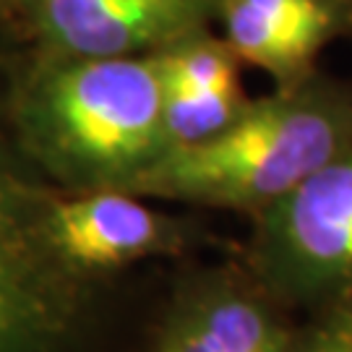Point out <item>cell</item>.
I'll use <instances>...</instances> for the list:
<instances>
[{
    "label": "cell",
    "instance_id": "cell-11",
    "mask_svg": "<svg viewBox=\"0 0 352 352\" xmlns=\"http://www.w3.org/2000/svg\"><path fill=\"white\" fill-rule=\"evenodd\" d=\"M295 352H352V295L316 308L311 324L298 329Z\"/></svg>",
    "mask_w": 352,
    "mask_h": 352
},
{
    "label": "cell",
    "instance_id": "cell-6",
    "mask_svg": "<svg viewBox=\"0 0 352 352\" xmlns=\"http://www.w3.org/2000/svg\"><path fill=\"white\" fill-rule=\"evenodd\" d=\"M217 6L219 0H32V13L60 58H126L204 34Z\"/></svg>",
    "mask_w": 352,
    "mask_h": 352
},
{
    "label": "cell",
    "instance_id": "cell-7",
    "mask_svg": "<svg viewBox=\"0 0 352 352\" xmlns=\"http://www.w3.org/2000/svg\"><path fill=\"white\" fill-rule=\"evenodd\" d=\"M47 232L65 264L94 279L107 272L175 251L183 243V222L120 188L52 193Z\"/></svg>",
    "mask_w": 352,
    "mask_h": 352
},
{
    "label": "cell",
    "instance_id": "cell-9",
    "mask_svg": "<svg viewBox=\"0 0 352 352\" xmlns=\"http://www.w3.org/2000/svg\"><path fill=\"white\" fill-rule=\"evenodd\" d=\"M248 104L240 84L206 91H177L167 94L162 102V126L167 149L190 146L225 131ZM164 149V151H167Z\"/></svg>",
    "mask_w": 352,
    "mask_h": 352
},
{
    "label": "cell",
    "instance_id": "cell-10",
    "mask_svg": "<svg viewBox=\"0 0 352 352\" xmlns=\"http://www.w3.org/2000/svg\"><path fill=\"white\" fill-rule=\"evenodd\" d=\"M154 55L162 76V91L167 94L240 84L235 52L227 47V42H214L206 34L183 39Z\"/></svg>",
    "mask_w": 352,
    "mask_h": 352
},
{
    "label": "cell",
    "instance_id": "cell-5",
    "mask_svg": "<svg viewBox=\"0 0 352 352\" xmlns=\"http://www.w3.org/2000/svg\"><path fill=\"white\" fill-rule=\"evenodd\" d=\"M298 327L248 272H204L167 308L154 352H295Z\"/></svg>",
    "mask_w": 352,
    "mask_h": 352
},
{
    "label": "cell",
    "instance_id": "cell-3",
    "mask_svg": "<svg viewBox=\"0 0 352 352\" xmlns=\"http://www.w3.org/2000/svg\"><path fill=\"white\" fill-rule=\"evenodd\" d=\"M50 199L0 126V352H81L87 340L94 279L55 251Z\"/></svg>",
    "mask_w": 352,
    "mask_h": 352
},
{
    "label": "cell",
    "instance_id": "cell-4",
    "mask_svg": "<svg viewBox=\"0 0 352 352\" xmlns=\"http://www.w3.org/2000/svg\"><path fill=\"white\" fill-rule=\"evenodd\" d=\"M248 274L285 308L352 295V146L253 214Z\"/></svg>",
    "mask_w": 352,
    "mask_h": 352
},
{
    "label": "cell",
    "instance_id": "cell-8",
    "mask_svg": "<svg viewBox=\"0 0 352 352\" xmlns=\"http://www.w3.org/2000/svg\"><path fill=\"white\" fill-rule=\"evenodd\" d=\"M217 13L235 58L269 71L279 89L311 76L316 52L337 29L329 0H219Z\"/></svg>",
    "mask_w": 352,
    "mask_h": 352
},
{
    "label": "cell",
    "instance_id": "cell-2",
    "mask_svg": "<svg viewBox=\"0 0 352 352\" xmlns=\"http://www.w3.org/2000/svg\"><path fill=\"white\" fill-rule=\"evenodd\" d=\"M157 55L60 58L24 102L26 144L74 190H133L164 154Z\"/></svg>",
    "mask_w": 352,
    "mask_h": 352
},
{
    "label": "cell",
    "instance_id": "cell-1",
    "mask_svg": "<svg viewBox=\"0 0 352 352\" xmlns=\"http://www.w3.org/2000/svg\"><path fill=\"white\" fill-rule=\"evenodd\" d=\"M352 146V102L305 78L248 102L217 136L167 149L131 193L261 212Z\"/></svg>",
    "mask_w": 352,
    "mask_h": 352
}]
</instances>
